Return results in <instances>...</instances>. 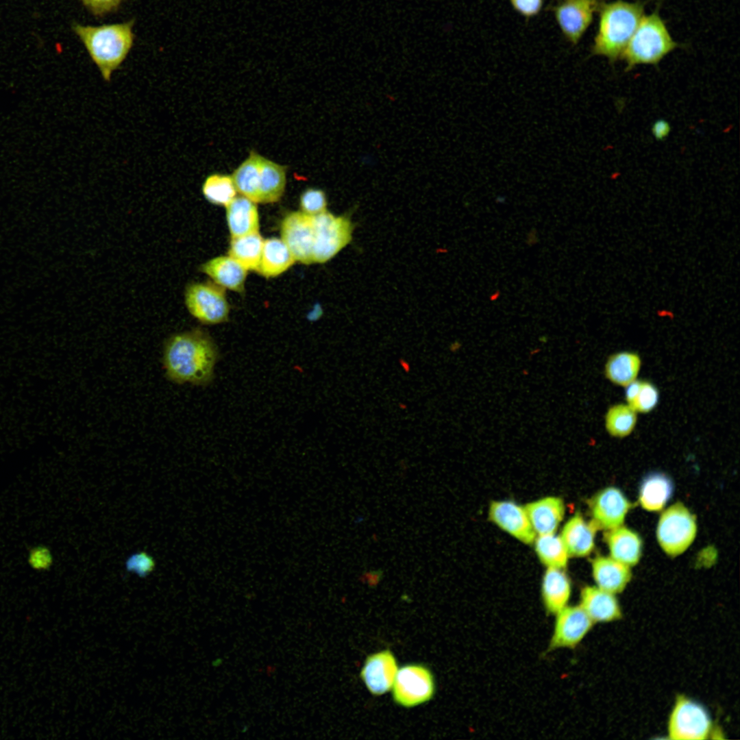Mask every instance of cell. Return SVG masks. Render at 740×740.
Listing matches in <instances>:
<instances>
[{"label": "cell", "instance_id": "cell-1", "mask_svg": "<svg viewBox=\"0 0 740 740\" xmlns=\"http://www.w3.org/2000/svg\"><path fill=\"white\" fill-rule=\"evenodd\" d=\"M219 357L214 341L200 328L169 336L162 349V367L173 383L206 386L214 378Z\"/></svg>", "mask_w": 740, "mask_h": 740}, {"label": "cell", "instance_id": "cell-2", "mask_svg": "<svg viewBox=\"0 0 740 740\" xmlns=\"http://www.w3.org/2000/svg\"><path fill=\"white\" fill-rule=\"evenodd\" d=\"M598 11L599 22L591 53L614 62L621 56L644 15V5L640 1L617 0L600 2Z\"/></svg>", "mask_w": 740, "mask_h": 740}, {"label": "cell", "instance_id": "cell-3", "mask_svg": "<svg viewBox=\"0 0 740 740\" xmlns=\"http://www.w3.org/2000/svg\"><path fill=\"white\" fill-rule=\"evenodd\" d=\"M132 21L101 26L73 25V29L85 46L103 79L109 82L121 64L134 41Z\"/></svg>", "mask_w": 740, "mask_h": 740}, {"label": "cell", "instance_id": "cell-4", "mask_svg": "<svg viewBox=\"0 0 740 740\" xmlns=\"http://www.w3.org/2000/svg\"><path fill=\"white\" fill-rule=\"evenodd\" d=\"M678 47L665 22L655 11L643 16L621 58L626 63V71L641 64L656 65Z\"/></svg>", "mask_w": 740, "mask_h": 740}, {"label": "cell", "instance_id": "cell-5", "mask_svg": "<svg viewBox=\"0 0 740 740\" xmlns=\"http://www.w3.org/2000/svg\"><path fill=\"white\" fill-rule=\"evenodd\" d=\"M696 533L694 515L680 502L669 506L659 518L656 529L658 542L669 556L683 553L694 541Z\"/></svg>", "mask_w": 740, "mask_h": 740}, {"label": "cell", "instance_id": "cell-6", "mask_svg": "<svg viewBox=\"0 0 740 740\" xmlns=\"http://www.w3.org/2000/svg\"><path fill=\"white\" fill-rule=\"evenodd\" d=\"M184 301L189 313L203 324L227 321L230 306L224 288L210 282H191L186 286Z\"/></svg>", "mask_w": 740, "mask_h": 740}, {"label": "cell", "instance_id": "cell-7", "mask_svg": "<svg viewBox=\"0 0 740 740\" xmlns=\"http://www.w3.org/2000/svg\"><path fill=\"white\" fill-rule=\"evenodd\" d=\"M313 263L332 259L352 240V224L345 216H336L326 210L313 216Z\"/></svg>", "mask_w": 740, "mask_h": 740}, {"label": "cell", "instance_id": "cell-8", "mask_svg": "<svg viewBox=\"0 0 740 740\" xmlns=\"http://www.w3.org/2000/svg\"><path fill=\"white\" fill-rule=\"evenodd\" d=\"M712 728L711 719L704 707L684 695L676 698L668 720L667 735L669 739H706L711 733Z\"/></svg>", "mask_w": 740, "mask_h": 740}, {"label": "cell", "instance_id": "cell-9", "mask_svg": "<svg viewBox=\"0 0 740 740\" xmlns=\"http://www.w3.org/2000/svg\"><path fill=\"white\" fill-rule=\"evenodd\" d=\"M435 689L431 671L421 664H408L398 669L391 688L394 702L406 708L430 701Z\"/></svg>", "mask_w": 740, "mask_h": 740}, {"label": "cell", "instance_id": "cell-10", "mask_svg": "<svg viewBox=\"0 0 740 740\" xmlns=\"http://www.w3.org/2000/svg\"><path fill=\"white\" fill-rule=\"evenodd\" d=\"M598 0H560L551 8L555 21L564 38L577 45L591 24L598 11Z\"/></svg>", "mask_w": 740, "mask_h": 740}, {"label": "cell", "instance_id": "cell-11", "mask_svg": "<svg viewBox=\"0 0 740 740\" xmlns=\"http://www.w3.org/2000/svg\"><path fill=\"white\" fill-rule=\"evenodd\" d=\"M555 616L547 652L559 648H576L594 624L580 605H567Z\"/></svg>", "mask_w": 740, "mask_h": 740}, {"label": "cell", "instance_id": "cell-12", "mask_svg": "<svg viewBox=\"0 0 740 740\" xmlns=\"http://www.w3.org/2000/svg\"><path fill=\"white\" fill-rule=\"evenodd\" d=\"M281 239L292 253L295 261L313 263V217L301 211L287 214L280 225Z\"/></svg>", "mask_w": 740, "mask_h": 740}, {"label": "cell", "instance_id": "cell-13", "mask_svg": "<svg viewBox=\"0 0 740 740\" xmlns=\"http://www.w3.org/2000/svg\"><path fill=\"white\" fill-rule=\"evenodd\" d=\"M631 504L616 487H607L595 495L589 502L591 521L597 529L609 530L622 526Z\"/></svg>", "mask_w": 740, "mask_h": 740}, {"label": "cell", "instance_id": "cell-14", "mask_svg": "<svg viewBox=\"0 0 740 740\" xmlns=\"http://www.w3.org/2000/svg\"><path fill=\"white\" fill-rule=\"evenodd\" d=\"M489 519L496 526L525 544L536 537L524 507L512 501H493L489 510Z\"/></svg>", "mask_w": 740, "mask_h": 740}, {"label": "cell", "instance_id": "cell-15", "mask_svg": "<svg viewBox=\"0 0 740 740\" xmlns=\"http://www.w3.org/2000/svg\"><path fill=\"white\" fill-rule=\"evenodd\" d=\"M398 670L395 656L389 650L369 655L360 670V678L373 695H381L391 690Z\"/></svg>", "mask_w": 740, "mask_h": 740}, {"label": "cell", "instance_id": "cell-16", "mask_svg": "<svg viewBox=\"0 0 740 740\" xmlns=\"http://www.w3.org/2000/svg\"><path fill=\"white\" fill-rule=\"evenodd\" d=\"M579 605L594 624L611 622L622 617L615 594L597 586H585L581 589Z\"/></svg>", "mask_w": 740, "mask_h": 740}, {"label": "cell", "instance_id": "cell-17", "mask_svg": "<svg viewBox=\"0 0 740 740\" xmlns=\"http://www.w3.org/2000/svg\"><path fill=\"white\" fill-rule=\"evenodd\" d=\"M524 508L532 528L538 535L555 533L565 512L563 500L555 496L533 501Z\"/></svg>", "mask_w": 740, "mask_h": 740}, {"label": "cell", "instance_id": "cell-18", "mask_svg": "<svg viewBox=\"0 0 740 740\" xmlns=\"http://www.w3.org/2000/svg\"><path fill=\"white\" fill-rule=\"evenodd\" d=\"M199 270L224 288L240 293L245 290L247 270L229 255L212 258L201 264Z\"/></svg>", "mask_w": 740, "mask_h": 740}, {"label": "cell", "instance_id": "cell-19", "mask_svg": "<svg viewBox=\"0 0 740 740\" xmlns=\"http://www.w3.org/2000/svg\"><path fill=\"white\" fill-rule=\"evenodd\" d=\"M541 594L543 606L548 615H555L568 605L571 583L563 569L547 568L543 577Z\"/></svg>", "mask_w": 740, "mask_h": 740}, {"label": "cell", "instance_id": "cell-20", "mask_svg": "<svg viewBox=\"0 0 740 740\" xmlns=\"http://www.w3.org/2000/svg\"><path fill=\"white\" fill-rule=\"evenodd\" d=\"M597 528L592 521H587L577 513L563 528L560 537L569 556L584 557L589 555L595 545Z\"/></svg>", "mask_w": 740, "mask_h": 740}, {"label": "cell", "instance_id": "cell-21", "mask_svg": "<svg viewBox=\"0 0 740 740\" xmlns=\"http://www.w3.org/2000/svg\"><path fill=\"white\" fill-rule=\"evenodd\" d=\"M591 567L596 586L613 594L623 591L632 577L629 566L611 557L596 556Z\"/></svg>", "mask_w": 740, "mask_h": 740}, {"label": "cell", "instance_id": "cell-22", "mask_svg": "<svg viewBox=\"0 0 740 740\" xmlns=\"http://www.w3.org/2000/svg\"><path fill=\"white\" fill-rule=\"evenodd\" d=\"M604 539L611 558L629 567L637 564L643 543L637 532L621 526L608 530Z\"/></svg>", "mask_w": 740, "mask_h": 740}, {"label": "cell", "instance_id": "cell-23", "mask_svg": "<svg viewBox=\"0 0 740 740\" xmlns=\"http://www.w3.org/2000/svg\"><path fill=\"white\" fill-rule=\"evenodd\" d=\"M225 208L232 238L259 231V214L255 202L242 195L236 196Z\"/></svg>", "mask_w": 740, "mask_h": 740}, {"label": "cell", "instance_id": "cell-24", "mask_svg": "<svg viewBox=\"0 0 740 740\" xmlns=\"http://www.w3.org/2000/svg\"><path fill=\"white\" fill-rule=\"evenodd\" d=\"M671 479L661 472H652L645 476L640 484L639 502L648 511L656 512L663 508L674 493Z\"/></svg>", "mask_w": 740, "mask_h": 740}, {"label": "cell", "instance_id": "cell-25", "mask_svg": "<svg viewBox=\"0 0 740 740\" xmlns=\"http://www.w3.org/2000/svg\"><path fill=\"white\" fill-rule=\"evenodd\" d=\"M295 260L281 238L264 240L260 264L257 269L265 278L276 277L288 269Z\"/></svg>", "mask_w": 740, "mask_h": 740}, {"label": "cell", "instance_id": "cell-26", "mask_svg": "<svg viewBox=\"0 0 740 740\" xmlns=\"http://www.w3.org/2000/svg\"><path fill=\"white\" fill-rule=\"evenodd\" d=\"M286 182V166L262 156L260 203L271 204L278 201L284 193Z\"/></svg>", "mask_w": 740, "mask_h": 740}, {"label": "cell", "instance_id": "cell-27", "mask_svg": "<svg viewBox=\"0 0 740 740\" xmlns=\"http://www.w3.org/2000/svg\"><path fill=\"white\" fill-rule=\"evenodd\" d=\"M641 367L639 355L622 351L610 356L604 365V374L612 383L621 386L637 380Z\"/></svg>", "mask_w": 740, "mask_h": 740}, {"label": "cell", "instance_id": "cell-28", "mask_svg": "<svg viewBox=\"0 0 740 740\" xmlns=\"http://www.w3.org/2000/svg\"><path fill=\"white\" fill-rule=\"evenodd\" d=\"M262 156L252 151L232 175L237 192L256 204L260 203V175Z\"/></svg>", "mask_w": 740, "mask_h": 740}, {"label": "cell", "instance_id": "cell-29", "mask_svg": "<svg viewBox=\"0 0 740 740\" xmlns=\"http://www.w3.org/2000/svg\"><path fill=\"white\" fill-rule=\"evenodd\" d=\"M264 239L259 231L238 237H232L228 255L247 271H257L262 255Z\"/></svg>", "mask_w": 740, "mask_h": 740}, {"label": "cell", "instance_id": "cell-30", "mask_svg": "<svg viewBox=\"0 0 740 740\" xmlns=\"http://www.w3.org/2000/svg\"><path fill=\"white\" fill-rule=\"evenodd\" d=\"M533 543L539 559L547 568L567 566L569 554L560 536L555 533L538 535Z\"/></svg>", "mask_w": 740, "mask_h": 740}, {"label": "cell", "instance_id": "cell-31", "mask_svg": "<svg viewBox=\"0 0 740 740\" xmlns=\"http://www.w3.org/2000/svg\"><path fill=\"white\" fill-rule=\"evenodd\" d=\"M204 198L210 204L226 206L236 196L232 177L219 173L210 174L201 187Z\"/></svg>", "mask_w": 740, "mask_h": 740}, {"label": "cell", "instance_id": "cell-32", "mask_svg": "<svg viewBox=\"0 0 740 740\" xmlns=\"http://www.w3.org/2000/svg\"><path fill=\"white\" fill-rule=\"evenodd\" d=\"M637 412L627 404L610 406L606 412L604 425L607 432L616 438H624L634 430L637 421Z\"/></svg>", "mask_w": 740, "mask_h": 740}, {"label": "cell", "instance_id": "cell-33", "mask_svg": "<svg viewBox=\"0 0 740 740\" xmlns=\"http://www.w3.org/2000/svg\"><path fill=\"white\" fill-rule=\"evenodd\" d=\"M659 400V393L654 384L641 381L638 392L629 405L637 412L648 413L654 409Z\"/></svg>", "mask_w": 740, "mask_h": 740}, {"label": "cell", "instance_id": "cell-34", "mask_svg": "<svg viewBox=\"0 0 740 740\" xmlns=\"http://www.w3.org/2000/svg\"><path fill=\"white\" fill-rule=\"evenodd\" d=\"M299 207L302 212L316 216L327 210V198L324 191L319 188H308L301 194Z\"/></svg>", "mask_w": 740, "mask_h": 740}, {"label": "cell", "instance_id": "cell-35", "mask_svg": "<svg viewBox=\"0 0 740 740\" xmlns=\"http://www.w3.org/2000/svg\"><path fill=\"white\" fill-rule=\"evenodd\" d=\"M26 560L29 567L37 571L50 570L54 564V556L51 550L42 544L30 547L27 551Z\"/></svg>", "mask_w": 740, "mask_h": 740}, {"label": "cell", "instance_id": "cell-36", "mask_svg": "<svg viewBox=\"0 0 740 740\" xmlns=\"http://www.w3.org/2000/svg\"><path fill=\"white\" fill-rule=\"evenodd\" d=\"M156 567L155 558L145 551L133 553L125 561L127 571L140 578L149 576L154 571Z\"/></svg>", "mask_w": 740, "mask_h": 740}, {"label": "cell", "instance_id": "cell-37", "mask_svg": "<svg viewBox=\"0 0 740 740\" xmlns=\"http://www.w3.org/2000/svg\"><path fill=\"white\" fill-rule=\"evenodd\" d=\"M512 8L522 16L530 18L538 15L544 0H509Z\"/></svg>", "mask_w": 740, "mask_h": 740}, {"label": "cell", "instance_id": "cell-38", "mask_svg": "<svg viewBox=\"0 0 740 740\" xmlns=\"http://www.w3.org/2000/svg\"><path fill=\"white\" fill-rule=\"evenodd\" d=\"M122 0H81L82 3L95 16H103L116 10Z\"/></svg>", "mask_w": 740, "mask_h": 740}, {"label": "cell", "instance_id": "cell-39", "mask_svg": "<svg viewBox=\"0 0 740 740\" xmlns=\"http://www.w3.org/2000/svg\"><path fill=\"white\" fill-rule=\"evenodd\" d=\"M670 131L669 123L665 120H658L652 125V132L657 140L666 138Z\"/></svg>", "mask_w": 740, "mask_h": 740}, {"label": "cell", "instance_id": "cell-40", "mask_svg": "<svg viewBox=\"0 0 740 740\" xmlns=\"http://www.w3.org/2000/svg\"><path fill=\"white\" fill-rule=\"evenodd\" d=\"M717 558L715 550L712 547H708L702 550L699 554V565L707 567L712 565Z\"/></svg>", "mask_w": 740, "mask_h": 740}]
</instances>
